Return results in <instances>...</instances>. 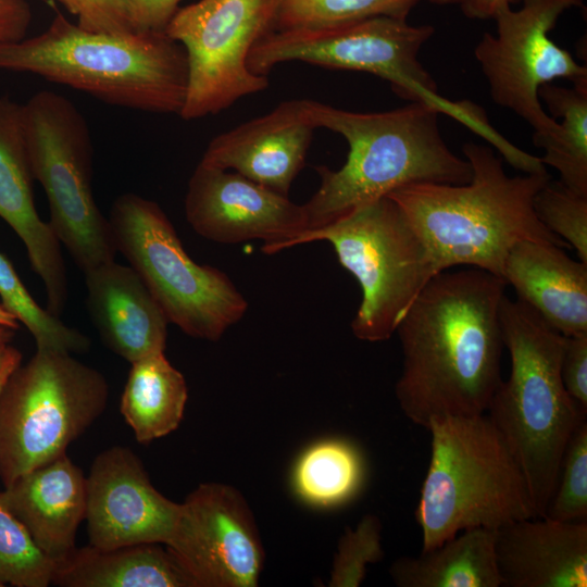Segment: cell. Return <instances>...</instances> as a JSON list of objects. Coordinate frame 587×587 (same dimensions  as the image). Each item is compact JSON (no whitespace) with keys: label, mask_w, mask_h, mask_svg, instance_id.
I'll return each instance as SVG.
<instances>
[{"label":"cell","mask_w":587,"mask_h":587,"mask_svg":"<svg viewBox=\"0 0 587 587\" xmlns=\"http://www.w3.org/2000/svg\"><path fill=\"white\" fill-rule=\"evenodd\" d=\"M434 32L430 25H411L408 20L390 16L270 32L251 49L248 66L262 76L290 61L366 72L387 80L399 97L432 104L495 143L500 134L489 124L484 110L471 101H450L439 96L435 79L420 62V50Z\"/></svg>","instance_id":"52a82bcc"},{"label":"cell","mask_w":587,"mask_h":587,"mask_svg":"<svg viewBox=\"0 0 587 587\" xmlns=\"http://www.w3.org/2000/svg\"><path fill=\"white\" fill-rule=\"evenodd\" d=\"M84 29L105 34L136 30L130 0H57Z\"/></svg>","instance_id":"836d02e7"},{"label":"cell","mask_w":587,"mask_h":587,"mask_svg":"<svg viewBox=\"0 0 587 587\" xmlns=\"http://www.w3.org/2000/svg\"><path fill=\"white\" fill-rule=\"evenodd\" d=\"M109 385L72 353L37 350L0 390L3 487L61 454L105 410Z\"/></svg>","instance_id":"9c48e42d"},{"label":"cell","mask_w":587,"mask_h":587,"mask_svg":"<svg viewBox=\"0 0 587 587\" xmlns=\"http://www.w3.org/2000/svg\"><path fill=\"white\" fill-rule=\"evenodd\" d=\"M365 462L352 442L323 439L305 448L291 473L295 495L304 503L322 509L342 505L361 490Z\"/></svg>","instance_id":"484cf974"},{"label":"cell","mask_w":587,"mask_h":587,"mask_svg":"<svg viewBox=\"0 0 587 587\" xmlns=\"http://www.w3.org/2000/svg\"><path fill=\"white\" fill-rule=\"evenodd\" d=\"M0 326L11 329H17L20 327L16 317L10 313L2 303H0Z\"/></svg>","instance_id":"ab89813d"},{"label":"cell","mask_w":587,"mask_h":587,"mask_svg":"<svg viewBox=\"0 0 587 587\" xmlns=\"http://www.w3.org/2000/svg\"><path fill=\"white\" fill-rule=\"evenodd\" d=\"M275 0H199L179 7L165 28L187 57L188 84L179 116L217 114L240 98L268 87L252 73L248 57L272 30Z\"/></svg>","instance_id":"7c38bea8"},{"label":"cell","mask_w":587,"mask_h":587,"mask_svg":"<svg viewBox=\"0 0 587 587\" xmlns=\"http://www.w3.org/2000/svg\"><path fill=\"white\" fill-rule=\"evenodd\" d=\"M22 353L14 347L7 346L0 367V390L10 374L21 364Z\"/></svg>","instance_id":"f35d334b"},{"label":"cell","mask_w":587,"mask_h":587,"mask_svg":"<svg viewBox=\"0 0 587 587\" xmlns=\"http://www.w3.org/2000/svg\"><path fill=\"white\" fill-rule=\"evenodd\" d=\"M195 587H255L264 549L243 496L221 483H204L179 503L165 544Z\"/></svg>","instance_id":"5bb4252c"},{"label":"cell","mask_w":587,"mask_h":587,"mask_svg":"<svg viewBox=\"0 0 587 587\" xmlns=\"http://www.w3.org/2000/svg\"><path fill=\"white\" fill-rule=\"evenodd\" d=\"M538 96L548 105L551 117L561 118L555 137L540 147V160L559 172L562 184L587 195V88L549 83L539 88Z\"/></svg>","instance_id":"4316f807"},{"label":"cell","mask_w":587,"mask_h":587,"mask_svg":"<svg viewBox=\"0 0 587 587\" xmlns=\"http://www.w3.org/2000/svg\"><path fill=\"white\" fill-rule=\"evenodd\" d=\"M32 23V9L25 0H0V45L25 38Z\"/></svg>","instance_id":"8d00e7d4"},{"label":"cell","mask_w":587,"mask_h":587,"mask_svg":"<svg viewBox=\"0 0 587 587\" xmlns=\"http://www.w3.org/2000/svg\"><path fill=\"white\" fill-rule=\"evenodd\" d=\"M383 558L382 523L376 515L366 514L340 537L328 585L358 587L365 578L367 566Z\"/></svg>","instance_id":"d6a6232c"},{"label":"cell","mask_w":587,"mask_h":587,"mask_svg":"<svg viewBox=\"0 0 587 587\" xmlns=\"http://www.w3.org/2000/svg\"><path fill=\"white\" fill-rule=\"evenodd\" d=\"M428 2L439 4V5H446V4H459L461 0H426Z\"/></svg>","instance_id":"b9f144b4"},{"label":"cell","mask_w":587,"mask_h":587,"mask_svg":"<svg viewBox=\"0 0 587 587\" xmlns=\"http://www.w3.org/2000/svg\"><path fill=\"white\" fill-rule=\"evenodd\" d=\"M505 286L480 268L446 270L405 312L395 332L403 354L395 394L413 424L486 413L502 380Z\"/></svg>","instance_id":"6da1fadb"},{"label":"cell","mask_w":587,"mask_h":587,"mask_svg":"<svg viewBox=\"0 0 587 587\" xmlns=\"http://www.w3.org/2000/svg\"><path fill=\"white\" fill-rule=\"evenodd\" d=\"M316 128L307 99L283 101L271 112L214 137L200 162L287 196Z\"/></svg>","instance_id":"e0dca14e"},{"label":"cell","mask_w":587,"mask_h":587,"mask_svg":"<svg viewBox=\"0 0 587 587\" xmlns=\"http://www.w3.org/2000/svg\"><path fill=\"white\" fill-rule=\"evenodd\" d=\"M462 151L472 167L469 183L413 184L387 196L422 238L439 273L469 266L502 278L517 242L570 248L534 210L535 195L551 178L548 172L509 176L490 147L469 141Z\"/></svg>","instance_id":"7a4b0ae2"},{"label":"cell","mask_w":587,"mask_h":587,"mask_svg":"<svg viewBox=\"0 0 587 587\" xmlns=\"http://www.w3.org/2000/svg\"><path fill=\"white\" fill-rule=\"evenodd\" d=\"M430 458L415 510L422 551L474 527L537 517L523 471L486 414L429 422Z\"/></svg>","instance_id":"8992f818"},{"label":"cell","mask_w":587,"mask_h":587,"mask_svg":"<svg viewBox=\"0 0 587 587\" xmlns=\"http://www.w3.org/2000/svg\"><path fill=\"white\" fill-rule=\"evenodd\" d=\"M84 274L87 307L108 348L129 363L164 352L168 321L130 266L113 260Z\"/></svg>","instance_id":"44dd1931"},{"label":"cell","mask_w":587,"mask_h":587,"mask_svg":"<svg viewBox=\"0 0 587 587\" xmlns=\"http://www.w3.org/2000/svg\"><path fill=\"white\" fill-rule=\"evenodd\" d=\"M503 587H586L587 521L537 516L496 529Z\"/></svg>","instance_id":"d6986e66"},{"label":"cell","mask_w":587,"mask_h":587,"mask_svg":"<svg viewBox=\"0 0 587 587\" xmlns=\"http://www.w3.org/2000/svg\"><path fill=\"white\" fill-rule=\"evenodd\" d=\"M182 0H130L136 30L165 32Z\"/></svg>","instance_id":"d590c367"},{"label":"cell","mask_w":587,"mask_h":587,"mask_svg":"<svg viewBox=\"0 0 587 587\" xmlns=\"http://www.w3.org/2000/svg\"><path fill=\"white\" fill-rule=\"evenodd\" d=\"M423 0H275L272 30L334 26L390 16L408 20Z\"/></svg>","instance_id":"83f0119b"},{"label":"cell","mask_w":587,"mask_h":587,"mask_svg":"<svg viewBox=\"0 0 587 587\" xmlns=\"http://www.w3.org/2000/svg\"><path fill=\"white\" fill-rule=\"evenodd\" d=\"M54 570L55 562L37 547L0 490V587H48Z\"/></svg>","instance_id":"f546056e"},{"label":"cell","mask_w":587,"mask_h":587,"mask_svg":"<svg viewBox=\"0 0 587 587\" xmlns=\"http://www.w3.org/2000/svg\"><path fill=\"white\" fill-rule=\"evenodd\" d=\"M313 241L329 242L339 263L358 280L362 300L351 329L363 341L389 339L414 300L439 273L428 248L389 197L304 230L284 250Z\"/></svg>","instance_id":"ba28073f"},{"label":"cell","mask_w":587,"mask_h":587,"mask_svg":"<svg viewBox=\"0 0 587 587\" xmlns=\"http://www.w3.org/2000/svg\"><path fill=\"white\" fill-rule=\"evenodd\" d=\"M22 121V105L0 98V217L25 245L32 270L41 278L47 310L60 316L68 296L61 246L36 211Z\"/></svg>","instance_id":"ac0fdd59"},{"label":"cell","mask_w":587,"mask_h":587,"mask_svg":"<svg viewBox=\"0 0 587 587\" xmlns=\"http://www.w3.org/2000/svg\"><path fill=\"white\" fill-rule=\"evenodd\" d=\"M2 498L37 547L54 562L76 548L86 519L87 477L66 453L18 476Z\"/></svg>","instance_id":"ffe728a7"},{"label":"cell","mask_w":587,"mask_h":587,"mask_svg":"<svg viewBox=\"0 0 587 587\" xmlns=\"http://www.w3.org/2000/svg\"><path fill=\"white\" fill-rule=\"evenodd\" d=\"M523 0H461L460 8L469 18H492L504 7H513Z\"/></svg>","instance_id":"74e56055"},{"label":"cell","mask_w":587,"mask_h":587,"mask_svg":"<svg viewBox=\"0 0 587 587\" xmlns=\"http://www.w3.org/2000/svg\"><path fill=\"white\" fill-rule=\"evenodd\" d=\"M545 517L555 521H587V422L573 433L562 457L554 491Z\"/></svg>","instance_id":"1f68e13d"},{"label":"cell","mask_w":587,"mask_h":587,"mask_svg":"<svg viewBox=\"0 0 587 587\" xmlns=\"http://www.w3.org/2000/svg\"><path fill=\"white\" fill-rule=\"evenodd\" d=\"M502 278L516 299L561 335L587 333V263L572 259L564 248L517 242L505 259Z\"/></svg>","instance_id":"7402d4cb"},{"label":"cell","mask_w":587,"mask_h":587,"mask_svg":"<svg viewBox=\"0 0 587 587\" xmlns=\"http://www.w3.org/2000/svg\"><path fill=\"white\" fill-rule=\"evenodd\" d=\"M500 321L510 374L494 392L485 414L520 464L540 517L554 491L566 446L586 412L561 380L565 336L530 307L507 296Z\"/></svg>","instance_id":"5b68a950"},{"label":"cell","mask_w":587,"mask_h":587,"mask_svg":"<svg viewBox=\"0 0 587 587\" xmlns=\"http://www.w3.org/2000/svg\"><path fill=\"white\" fill-rule=\"evenodd\" d=\"M307 108L317 128L341 135L349 146L340 168L315 167L321 183L303 204L308 229L408 185H462L472 178L470 162L445 142L438 123L441 112L432 104L410 102L390 111L361 113L307 99Z\"/></svg>","instance_id":"3957f363"},{"label":"cell","mask_w":587,"mask_h":587,"mask_svg":"<svg viewBox=\"0 0 587 587\" xmlns=\"http://www.w3.org/2000/svg\"><path fill=\"white\" fill-rule=\"evenodd\" d=\"M130 364L120 411L136 440L146 445L179 426L188 388L185 377L164 352L148 354Z\"/></svg>","instance_id":"d4e9b609"},{"label":"cell","mask_w":587,"mask_h":587,"mask_svg":"<svg viewBox=\"0 0 587 587\" xmlns=\"http://www.w3.org/2000/svg\"><path fill=\"white\" fill-rule=\"evenodd\" d=\"M495 539L492 528L464 529L416 557L397 559L390 577L399 587H501Z\"/></svg>","instance_id":"cb8c5ba5"},{"label":"cell","mask_w":587,"mask_h":587,"mask_svg":"<svg viewBox=\"0 0 587 587\" xmlns=\"http://www.w3.org/2000/svg\"><path fill=\"white\" fill-rule=\"evenodd\" d=\"M537 218L587 263V195L551 178L534 198Z\"/></svg>","instance_id":"4dcf8cb0"},{"label":"cell","mask_w":587,"mask_h":587,"mask_svg":"<svg viewBox=\"0 0 587 587\" xmlns=\"http://www.w3.org/2000/svg\"><path fill=\"white\" fill-rule=\"evenodd\" d=\"M14 336V329L0 326V344H9Z\"/></svg>","instance_id":"60d3db41"},{"label":"cell","mask_w":587,"mask_h":587,"mask_svg":"<svg viewBox=\"0 0 587 587\" xmlns=\"http://www.w3.org/2000/svg\"><path fill=\"white\" fill-rule=\"evenodd\" d=\"M584 0H523L522 7L500 9L492 17L497 34L485 33L474 54L486 77L495 103L525 120L533 128L534 146L555 137L560 124L549 116L539 88L555 79H569L587 88V67L549 36L559 17Z\"/></svg>","instance_id":"4fadbf2b"},{"label":"cell","mask_w":587,"mask_h":587,"mask_svg":"<svg viewBox=\"0 0 587 587\" xmlns=\"http://www.w3.org/2000/svg\"><path fill=\"white\" fill-rule=\"evenodd\" d=\"M0 70L30 73L130 110L179 115L187 91L183 46L165 32L105 34L57 13L42 33L0 45Z\"/></svg>","instance_id":"277c9868"},{"label":"cell","mask_w":587,"mask_h":587,"mask_svg":"<svg viewBox=\"0 0 587 587\" xmlns=\"http://www.w3.org/2000/svg\"><path fill=\"white\" fill-rule=\"evenodd\" d=\"M34 179L46 193L48 222L77 266L86 272L117 252L109 218L92 192V142L86 120L67 98L50 90L22 104Z\"/></svg>","instance_id":"8fae6325"},{"label":"cell","mask_w":587,"mask_h":587,"mask_svg":"<svg viewBox=\"0 0 587 587\" xmlns=\"http://www.w3.org/2000/svg\"><path fill=\"white\" fill-rule=\"evenodd\" d=\"M0 298L3 307L32 334L37 350L83 353L90 340L42 309L20 279L13 264L0 251Z\"/></svg>","instance_id":"f1b7e54d"},{"label":"cell","mask_w":587,"mask_h":587,"mask_svg":"<svg viewBox=\"0 0 587 587\" xmlns=\"http://www.w3.org/2000/svg\"><path fill=\"white\" fill-rule=\"evenodd\" d=\"M162 544L111 549L88 545L55 562L52 584L62 587H195Z\"/></svg>","instance_id":"603a6c76"},{"label":"cell","mask_w":587,"mask_h":587,"mask_svg":"<svg viewBox=\"0 0 587 587\" xmlns=\"http://www.w3.org/2000/svg\"><path fill=\"white\" fill-rule=\"evenodd\" d=\"M179 503L151 484L140 459L127 447L113 446L92 461L87 476L89 545L111 549L136 544L165 545Z\"/></svg>","instance_id":"2e32d148"},{"label":"cell","mask_w":587,"mask_h":587,"mask_svg":"<svg viewBox=\"0 0 587 587\" xmlns=\"http://www.w3.org/2000/svg\"><path fill=\"white\" fill-rule=\"evenodd\" d=\"M116 250L142 279L168 323L186 335L218 340L248 301L221 270L196 263L165 212L136 193L117 197L109 217Z\"/></svg>","instance_id":"30bf717a"},{"label":"cell","mask_w":587,"mask_h":587,"mask_svg":"<svg viewBox=\"0 0 587 587\" xmlns=\"http://www.w3.org/2000/svg\"><path fill=\"white\" fill-rule=\"evenodd\" d=\"M185 215L192 229L218 243L261 240L273 254L309 228L303 204L228 170L201 162L188 182Z\"/></svg>","instance_id":"9a60e30c"},{"label":"cell","mask_w":587,"mask_h":587,"mask_svg":"<svg viewBox=\"0 0 587 587\" xmlns=\"http://www.w3.org/2000/svg\"><path fill=\"white\" fill-rule=\"evenodd\" d=\"M560 376L569 396L587 413V333L565 337Z\"/></svg>","instance_id":"e575fe53"}]
</instances>
